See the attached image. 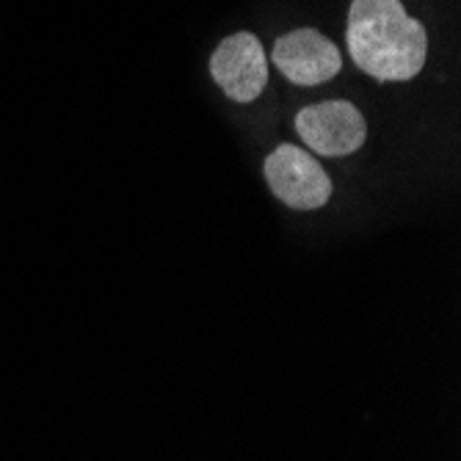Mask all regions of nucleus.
I'll use <instances>...</instances> for the list:
<instances>
[{
    "label": "nucleus",
    "mask_w": 461,
    "mask_h": 461,
    "mask_svg": "<svg viewBox=\"0 0 461 461\" xmlns=\"http://www.w3.org/2000/svg\"><path fill=\"white\" fill-rule=\"evenodd\" d=\"M348 53L379 80H411L423 72L429 36L401 0H354L348 12Z\"/></svg>",
    "instance_id": "nucleus-1"
},
{
    "label": "nucleus",
    "mask_w": 461,
    "mask_h": 461,
    "mask_svg": "<svg viewBox=\"0 0 461 461\" xmlns=\"http://www.w3.org/2000/svg\"><path fill=\"white\" fill-rule=\"evenodd\" d=\"M266 180L279 202L293 211H318L331 196L323 166L296 144H279L266 158Z\"/></svg>",
    "instance_id": "nucleus-2"
},
{
    "label": "nucleus",
    "mask_w": 461,
    "mask_h": 461,
    "mask_svg": "<svg viewBox=\"0 0 461 461\" xmlns=\"http://www.w3.org/2000/svg\"><path fill=\"white\" fill-rule=\"evenodd\" d=\"M296 133L312 152L326 158H343L365 144L367 124L354 103L329 100L299 111Z\"/></svg>",
    "instance_id": "nucleus-3"
},
{
    "label": "nucleus",
    "mask_w": 461,
    "mask_h": 461,
    "mask_svg": "<svg viewBox=\"0 0 461 461\" xmlns=\"http://www.w3.org/2000/svg\"><path fill=\"white\" fill-rule=\"evenodd\" d=\"M211 75L230 100H258L268 83V59L260 39L246 31L227 36L211 59Z\"/></svg>",
    "instance_id": "nucleus-4"
},
{
    "label": "nucleus",
    "mask_w": 461,
    "mask_h": 461,
    "mask_svg": "<svg viewBox=\"0 0 461 461\" xmlns=\"http://www.w3.org/2000/svg\"><path fill=\"white\" fill-rule=\"evenodd\" d=\"M271 59L276 69L299 86H318L343 69V56L334 48V41L312 28H299L279 36Z\"/></svg>",
    "instance_id": "nucleus-5"
}]
</instances>
